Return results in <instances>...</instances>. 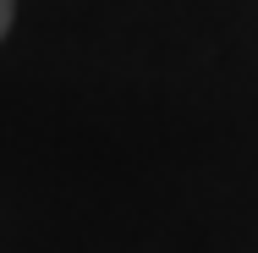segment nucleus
Instances as JSON below:
<instances>
[{
	"instance_id": "obj_1",
	"label": "nucleus",
	"mask_w": 258,
	"mask_h": 253,
	"mask_svg": "<svg viewBox=\"0 0 258 253\" xmlns=\"http://www.w3.org/2000/svg\"><path fill=\"white\" fill-rule=\"evenodd\" d=\"M11 11H17V0H0V39H6V28H11Z\"/></svg>"
}]
</instances>
